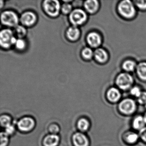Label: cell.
Wrapping results in <instances>:
<instances>
[{
    "label": "cell",
    "instance_id": "30",
    "mask_svg": "<svg viewBox=\"0 0 146 146\" xmlns=\"http://www.w3.org/2000/svg\"><path fill=\"white\" fill-rule=\"evenodd\" d=\"M138 101L141 104H146V92H142L140 96L138 97Z\"/></svg>",
    "mask_w": 146,
    "mask_h": 146
},
{
    "label": "cell",
    "instance_id": "14",
    "mask_svg": "<svg viewBox=\"0 0 146 146\" xmlns=\"http://www.w3.org/2000/svg\"><path fill=\"white\" fill-rule=\"evenodd\" d=\"M99 6L98 1L96 0H89L85 1L84 3L85 9L90 13L95 12L98 9Z\"/></svg>",
    "mask_w": 146,
    "mask_h": 146
},
{
    "label": "cell",
    "instance_id": "16",
    "mask_svg": "<svg viewBox=\"0 0 146 146\" xmlns=\"http://www.w3.org/2000/svg\"><path fill=\"white\" fill-rule=\"evenodd\" d=\"M79 35L80 31L76 26L70 27L67 31V37L71 40H76L79 37Z\"/></svg>",
    "mask_w": 146,
    "mask_h": 146
},
{
    "label": "cell",
    "instance_id": "22",
    "mask_svg": "<svg viewBox=\"0 0 146 146\" xmlns=\"http://www.w3.org/2000/svg\"><path fill=\"white\" fill-rule=\"evenodd\" d=\"M0 122L2 127L6 128L7 127L11 125V119L9 116L5 115H3L1 117Z\"/></svg>",
    "mask_w": 146,
    "mask_h": 146
},
{
    "label": "cell",
    "instance_id": "29",
    "mask_svg": "<svg viewBox=\"0 0 146 146\" xmlns=\"http://www.w3.org/2000/svg\"><path fill=\"white\" fill-rule=\"evenodd\" d=\"M72 6L68 3H66L64 4L62 6V11L64 13L67 14L70 12L72 10Z\"/></svg>",
    "mask_w": 146,
    "mask_h": 146
},
{
    "label": "cell",
    "instance_id": "21",
    "mask_svg": "<svg viewBox=\"0 0 146 146\" xmlns=\"http://www.w3.org/2000/svg\"><path fill=\"white\" fill-rule=\"evenodd\" d=\"M138 138L137 134L134 132H129L125 134V139L127 142L130 143H133L137 141Z\"/></svg>",
    "mask_w": 146,
    "mask_h": 146
},
{
    "label": "cell",
    "instance_id": "10",
    "mask_svg": "<svg viewBox=\"0 0 146 146\" xmlns=\"http://www.w3.org/2000/svg\"><path fill=\"white\" fill-rule=\"evenodd\" d=\"M88 43L93 47H97L101 43L100 36L96 32H91L87 36Z\"/></svg>",
    "mask_w": 146,
    "mask_h": 146
},
{
    "label": "cell",
    "instance_id": "20",
    "mask_svg": "<svg viewBox=\"0 0 146 146\" xmlns=\"http://www.w3.org/2000/svg\"><path fill=\"white\" fill-rule=\"evenodd\" d=\"M90 124L88 121L84 118L79 119L78 123V129L82 131H86L89 127Z\"/></svg>",
    "mask_w": 146,
    "mask_h": 146
},
{
    "label": "cell",
    "instance_id": "17",
    "mask_svg": "<svg viewBox=\"0 0 146 146\" xmlns=\"http://www.w3.org/2000/svg\"><path fill=\"white\" fill-rule=\"evenodd\" d=\"M137 73L139 77L143 80H146V62H141L136 67Z\"/></svg>",
    "mask_w": 146,
    "mask_h": 146
},
{
    "label": "cell",
    "instance_id": "27",
    "mask_svg": "<svg viewBox=\"0 0 146 146\" xmlns=\"http://www.w3.org/2000/svg\"><path fill=\"white\" fill-rule=\"evenodd\" d=\"M16 47L18 49L22 50V49H24L25 46V42L24 40L22 39H19L17 40V42L16 44Z\"/></svg>",
    "mask_w": 146,
    "mask_h": 146
},
{
    "label": "cell",
    "instance_id": "23",
    "mask_svg": "<svg viewBox=\"0 0 146 146\" xmlns=\"http://www.w3.org/2000/svg\"><path fill=\"white\" fill-rule=\"evenodd\" d=\"M82 54L84 58L89 59L92 58L94 54L92 49L89 48H86L83 50Z\"/></svg>",
    "mask_w": 146,
    "mask_h": 146
},
{
    "label": "cell",
    "instance_id": "35",
    "mask_svg": "<svg viewBox=\"0 0 146 146\" xmlns=\"http://www.w3.org/2000/svg\"><path fill=\"white\" fill-rule=\"evenodd\" d=\"M145 107H146V105H145Z\"/></svg>",
    "mask_w": 146,
    "mask_h": 146
},
{
    "label": "cell",
    "instance_id": "4",
    "mask_svg": "<svg viewBox=\"0 0 146 146\" xmlns=\"http://www.w3.org/2000/svg\"><path fill=\"white\" fill-rule=\"evenodd\" d=\"M43 7L46 13L51 17H56L59 13L60 4L57 0L45 1Z\"/></svg>",
    "mask_w": 146,
    "mask_h": 146
},
{
    "label": "cell",
    "instance_id": "26",
    "mask_svg": "<svg viewBox=\"0 0 146 146\" xmlns=\"http://www.w3.org/2000/svg\"><path fill=\"white\" fill-rule=\"evenodd\" d=\"M135 4L138 8L141 10H146V1H135Z\"/></svg>",
    "mask_w": 146,
    "mask_h": 146
},
{
    "label": "cell",
    "instance_id": "2",
    "mask_svg": "<svg viewBox=\"0 0 146 146\" xmlns=\"http://www.w3.org/2000/svg\"><path fill=\"white\" fill-rule=\"evenodd\" d=\"M17 40L11 30H3L0 33V43L3 48L10 47L13 44H16Z\"/></svg>",
    "mask_w": 146,
    "mask_h": 146
},
{
    "label": "cell",
    "instance_id": "8",
    "mask_svg": "<svg viewBox=\"0 0 146 146\" xmlns=\"http://www.w3.org/2000/svg\"><path fill=\"white\" fill-rule=\"evenodd\" d=\"M19 130L24 131L31 130L35 126V121L30 117H25L20 119L17 123Z\"/></svg>",
    "mask_w": 146,
    "mask_h": 146
},
{
    "label": "cell",
    "instance_id": "15",
    "mask_svg": "<svg viewBox=\"0 0 146 146\" xmlns=\"http://www.w3.org/2000/svg\"><path fill=\"white\" fill-rule=\"evenodd\" d=\"M120 92L116 88H111L107 92L108 98L112 102L117 101L120 98Z\"/></svg>",
    "mask_w": 146,
    "mask_h": 146
},
{
    "label": "cell",
    "instance_id": "9",
    "mask_svg": "<svg viewBox=\"0 0 146 146\" xmlns=\"http://www.w3.org/2000/svg\"><path fill=\"white\" fill-rule=\"evenodd\" d=\"M72 140L75 146H88V140L82 133L77 132L74 134Z\"/></svg>",
    "mask_w": 146,
    "mask_h": 146
},
{
    "label": "cell",
    "instance_id": "7",
    "mask_svg": "<svg viewBox=\"0 0 146 146\" xmlns=\"http://www.w3.org/2000/svg\"><path fill=\"white\" fill-rule=\"evenodd\" d=\"M119 107L120 111L123 113L130 114L135 111L136 108L135 103L131 99H125L121 101Z\"/></svg>",
    "mask_w": 146,
    "mask_h": 146
},
{
    "label": "cell",
    "instance_id": "18",
    "mask_svg": "<svg viewBox=\"0 0 146 146\" xmlns=\"http://www.w3.org/2000/svg\"><path fill=\"white\" fill-rule=\"evenodd\" d=\"M146 124L144 117L141 116H137L133 120V126L136 129L141 130L144 128Z\"/></svg>",
    "mask_w": 146,
    "mask_h": 146
},
{
    "label": "cell",
    "instance_id": "24",
    "mask_svg": "<svg viewBox=\"0 0 146 146\" xmlns=\"http://www.w3.org/2000/svg\"><path fill=\"white\" fill-rule=\"evenodd\" d=\"M15 33L18 37H23L26 34V30L22 26H18L15 29Z\"/></svg>",
    "mask_w": 146,
    "mask_h": 146
},
{
    "label": "cell",
    "instance_id": "31",
    "mask_svg": "<svg viewBox=\"0 0 146 146\" xmlns=\"http://www.w3.org/2000/svg\"><path fill=\"white\" fill-rule=\"evenodd\" d=\"M49 131H50L51 133L54 135H56L57 133L59 131V127H58V125L56 124H52L50 125L49 127Z\"/></svg>",
    "mask_w": 146,
    "mask_h": 146
},
{
    "label": "cell",
    "instance_id": "25",
    "mask_svg": "<svg viewBox=\"0 0 146 146\" xmlns=\"http://www.w3.org/2000/svg\"><path fill=\"white\" fill-rule=\"evenodd\" d=\"M8 141V135L5 132H1V146H7Z\"/></svg>",
    "mask_w": 146,
    "mask_h": 146
},
{
    "label": "cell",
    "instance_id": "5",
    "mask_svg": "<svg viewBox=\"0 0 146 146\" xmlns=\"http://www.w3.org/2000/svg\"><path fill=\"white\" fill-rule=\"evenodd\" d=\"M1 22L5 25L15 26L19 22L18 17L15 13L11 11L4 12L1 15Z\"/></svg>",
    "mask_w": 146,
    "mask_h": 146
},
{
    "label": "cell",
    "instance_id": "1",
    "mask_svg": "<svg viewBox=\"0 0 146 146\" xmlns=\"http://www.w3.org/2000/svg\"><path fill=\"white\" fill-rule=\"evenodd\" d=\"M119 12L122 17L131 18L135 14V9L133 3L129 0L121 1L118 7Z\"/></svg>",
    "mask_w": 146,
    "mask_h": 146
},
{
    "label": "cell",
    "instance_id": "11",
    "mask_svg": "<svg viewBox=\"0 0 146 146\" xmlns=\"http://www.w3.org/2000/svg\"><path fill=\"white\" fill-rule=\"evenodd\" d=\"M36 17L33 13L27 12L23 14L21 17V21L24 25L30 26L35 23Z\"/></svg>",
    "mask_w": 146,
    "mask_h": 146
},
{
    "label": "cell",
    "instance_id": "33",
    "mask_svg": "<svg viewBox=\"0 0 146 146\" xmlns=\"http://www.w3.org/2000/svg\"><path fill=\"white\" fill-rule=\"evenodd\" d=\"M139 134L141 139L146 142V127H144L140 130Z\"/></svg>",
    "mask_w": 146,
    "mask_h": 146
},
{
    "label": "cell",
    "instance_id": "28",
    "mask_svg": "<svg viewBox=\"0 0 146 146\" xmlns=\"http://www.w3.org/2000/svg\"><path fill=\"white\" fill-rule=\"evenodd\" d=\"M141 93L142 92H141V90L138 87H135L131 90V94L132 95L137 97V98L140 96Z\"/></svg>",
    "mask_w": 146,
    "mask_h": 146
},
{
    "label": "cell",
    "instance_id": "6",
    "mask_svg": "<svg viewBox=\"0 0 146 146\" xmlns=\"http://www.w3.org/2000/svg\"><path fill=\"white\" fill-rule=\"evenodd\" d=\"M87 14L81 9H76L71 13L70 16L71 22L75 25L82 24L87 19Z\"/></svg>",
    "mask_w": 146,
    "mask_h": 146
},
{
    "label": "cell",
    "instance_id": "3",
    "mask_svg": "<svg viewBox=\"0 0 146 146\" xmlns=\"http://www.w3.org/2000/svg\"><path fill=\"white\" fill-rule=\"evenodd\" d=\"M133 83V78L129 73H122L117 77L116 84L121 89H128Z\"/></svg>",
    "mask_w": 146,
    "mask_h": 146
},
{
    "label": "cell",
    "instance_id": "12",
    "mask_svg": "<svg viewBox=\"0 0 146 146\" xmlns=\"http://www.w3.org/2000/svg\"><path fill=\"white\" fill-rule=\"evenodd\" d=\"M59 141L58 136L51 134L46 137L43 141L44 146H57Z\"/></svg>",
    "mask_w": 146,
    "mask_h": 146
},
{
    "label": "cell",
    "instance_id": "32",
    "mask_svg": "<svg viewBox=\"0 0 146 146\" xmlns=\"http://www.w3.org/2000/svg\"><path fill=\"white\" fill-rule=\"evenodd\" d=\"M15 131V128L12 125H10L9 126L5 128V133L8 135L13 134Z\"/></svg>",
    "mask_w": 146,
    "mask_h": 146
},
{
    "label": "cell",
    "instance_id": "13",
    "mask_svg": "<svg viewBox=\"0 0 146 146\" xmlns=\"http://www.w3.org/2000/svg\"><path fill=\"white\" fill-rule=\"evenodd\" d=\"M95 59L100 63H104L106 61L108 57L107 53L104 49L98 48L94 53Z\"/></svg>",
    "mask_w": 146,
    "mask_h": 146
},
{
    "label": "cell",
    "instance_id": "19",
    "mask_svg": "<svg viewBox=\"0 0 146 146\" xmlns=\"http://www.w3.org/2000/svg\"><path fill=\"white\" fill-rule=\"evenodd\" d=\"M136 66L135 62L131 60H126L123 64V69L127 72L133 71L135 69Z\"/></svg>",
    "mask_w": 146,
    "mask_h": 146
},
{
    "label": "cell",
    "instance_id": "34",
    "mask_svg": "<svg viewBox=\"0 0 146 146\" xmlns=\"http://www.w3.org/2000/svg\"><path fill=\"white\" fill-rule=\"evenodd\" d=\"M144 119H145V122H146V113H145V116H144Z\"/></svg>",
    "mask_w": 146,
    "mask_h": 146
}]
</instances>
